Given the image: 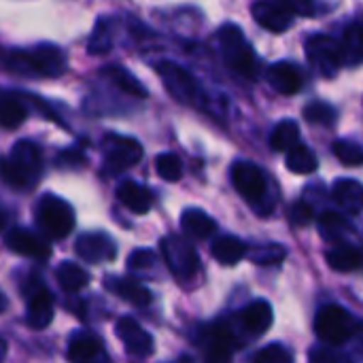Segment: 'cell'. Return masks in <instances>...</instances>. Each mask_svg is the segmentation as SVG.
Masks as SVG:
<instances>
[{"label": "cell", "mask_w": 363, "mask_h": 363, "mask_svg": "<svg viewBox=\"0 0 363 363\" xmlns=\"http://www.w3.org/2000/svg\"><path fill=\"white\" fill-rule=\"evenodd\" d=\"M43 172V151L32 140H17L11 155L0 160V179L17 191L32 189Z\"/></svg>", "instance_id": "6da1fadb"}, {"label": "cell", "mask_w": 363, "mask_h": 363, "mask_svg": "<svg viewBox=\"0 0 363 363\" xmlns=\"http://www.w3.org/2000/svg\"><path fill=\"white\" fill-rule=\"evenodd\" d=\"M217 40L225 64L240 77L253 81L257 74V60L253 47L247 43L242 30L234 23H223L217 32Z\"/></svg>", "instance_id": "7a4b0ae2"}, {"label": "cell", "mask_w": 363, "mask_h": 363, "mask_svg": "<svg viewBox=\"0 0 363 363\" xmlns=\"http://www.w3.org/2000/svg\"><path fill=\"white\" fill-rule=\"evenodd\" d=\"M357 332H359V321L338 304L321 306L315 317V334L321 342L330 347H340L349 342Z\"/></svg>", "instance_id": "3957f363"}, {"label": "cell", "mask_w": 363, "mask_h": 363, "mask_svg": "<svg viewBox=\"0 0 363 363\" xmlns=\"http://www.w3.org/2000/svg\"><path fill=\"white\" fill-rule=\"evenodd\" d=\"M36 223L49 238L62 240L74 228V211L66 200L53 194H45L36 204Z\"/></svg>", "instance_id": "277c9868"}, {"label": "cell", "mask_w": 363, "mask_h": 363, "mask_svg": "<svg viewBox=\"0 0 363 363\" xmlns=\"http://www.w3.org/2000/svg\"><path fill=\"white\" fill-rule=\"evenodd\" d=\"M230 177H232V185L234 189L253 206L257 208V213H262V208H266L268 213V181H266V174L251 162H236L232 164V170H230Z\"/></svg>", "instance_id": "5b68a950"}, {"label": "cell", "mask_w": 363, "mask_h": 363, "mask_svg": "<svg viewBox=\"0 0 363 363\" xmlns=\"http://www.w3.org/2000/svg\"><path fill=\"white\" fill-rule=\"evenodd\" d=\"M160 251H162V257L166 262V266L170 268V272L179 279V281H187V279H194L198 268H200V259H198V253L194 249V245H189L185 238L181 236H164L160 240Z\"/></svg>", "instance_id": "8992f818"}, {"label": "cell", "mask_w": 363, "mask_h": 363, "mask_svg": "<svg viewBox=\"0 0 363 363\" xmlns=\"http://www.w3.org/2000/svg\"><path fill=\"white\" fill-rule=\"evenodd\" d=\"M155 70H157V74L162 77L166 89H168L177 100H181V102H185V104H196V102H200L202 89H200L198 81L194 79V74H189L183 66L164 60V62H160V64L155 66Z\"/></svg>", "instance_id": "52a82bcc"}, {"label": "cell", "mask_w": 363, "mask_h": 363, "mask_svg": "<svg viewBox=\"0 0 363 363\" xmlns=\"http://www.w3.org/2000/svg\"><path fill=\"white\" fill-rule=\"evenodd\" d=\"M306 57L311 66L321 77H336L342 66L340 60V45L328 34H315L306 40Z\"/></svg>", "instance_id": "ba28073f"}, {"label": "cell", "mask_w": 363, "mask_h": 363, "mask_svg": "<svg viewBox=\"0 0 363 363\" xmlns=\"http://www.w3.org/2000/svg\"><path fill=\"white\" fill-rule=\"evenodd\" d=\"M106 153H104V168L111 174L125 172L128 168L136 166L143 160V145L134 138L108 134L106 136Z\"/></svg>", "instance_id": "9c48e42d"}, {"label": "cell", "mask_w": 363, "mask_h": 363, "mask_svg": "<svg viewBox=\"0 0 363 363\" xmlns=\"http://www.w3.org/2000/svg\"><path fill=\"white\" fill-rule=\"evenodd\" d=\"M26 323L32 330H45L53 321V296L51 291L40 283L34 289H26Z\"/></svg>", "instance_id": "30bf717a"}, {"label": "cell", "mask_w": 363, "mask_h": 363, "mask_svg": "<svg viewBox=\"0 0 363 363\" xmlns=\"http://www.w3.org/2000/svg\"><path fill=\"white\" fill-rule=\"evenodd\" d=\"M115 334L132 357H138V359L149 357L155 349L151 334L143 330L132 317H121L115 325Z\"/></svg>", "instance_id": "8fae6325"}, {"label": "cell", "mask_w": 363, "mask_h": 363, "mask_svg": "<svg viewBox=\"0 0 363 363\" xmlns=\"http://www.w3.org/2000/svg\"><path fill=\"white\" fill-rule=\"evenodd\" d=\"M251 15L253 19L268 32H274V34H283L291 28V21H294V13L281 2H274V0H262V2H255L253 9H251Z\"/></svg>", "instance_id": "7c38bea8"}, {"label": "cell", "mask_w": 363, "mask_h": 363, "mask_svg": "<svg viewBox=\"0 0 363 363\" xmlns=\"http://www.w3.org/2000/svg\"><path fill=\"white\" fill-rule=\"evenodd\" d=\"M30 53V62H32V70L34 77H62L66 70V55L60 47L43 43L36 45L34 49L28 51Z\"/></svg>", "instance_id": "4fadbf2b"}, {"label": "cell", "mask_w": 363, "mask_h": 363, "mask_svg": "<svg viewBox=\"0 0 363 363\" xmlns=\"http://www.w3.org/2000/svg\"><path fill=\"white\" fill-rule=\"evenodd\" d=\"M6 247L17 255L30 257L36 262H47L51 257V247L43 238H38L36 234L23 228H13L6 232Z\"/></svg>", "instance_id": "5bb4252c"}, {"label": "cell", "mask_w": 363, "mask_h": 363, "mask_svg": "<svg viewBox=\"0 0 363 363\" xmlns=\"http://www.w3.org/2000/svg\"><path fill=\"white\" fill-rule=\"evenodd\" d=\"M77 255L89 264H102V262H111L117 255L115 242L111 236L102 234V232H89V234H81L77 238Z\"/></svg>", "instance_id": "9a60e30c"}, {"label": "cell", "mask_w": 363, "mask_h": 363, "mask_svg": "<svg viewBox=\"0 0 363 363\" xmlns=\"http://www.w3.org/2000/svg\"><path fill=\"white\" fill-rule=\"evenodd\" d=\"M236 349H238L236 334L228 325L217 323L206 330L204 355L208 362H228V359H232Z\"/></svg>", "instance_id": "2e32d148"}, {"label": "cell", "mask_w": 363, "mask_h": 363, "mask_svg": "<svg viewBox=\"0 0 363 363\" xmlns=\"http://www.w3.org/2000/svg\"><path fill=\"white\" fill-rule=\"evenodd\" d=\"M268 83L283 96H294L298 94L306 79L300 66L291 64V62H274L268 68Z\"/></svg>", "instance_id": "e0dca14e"}, {"label": "cell", "mask_w": 363, "mask_h": 363, "mask_svg": "<svg viewBox=\"0 0 363 363\" xmlns=\"http://www.w3.org/2000/svg\"><path fill=\"white\" fill-rule=\"evenodd\" d=\"M319 232H321L323 240H328L332 245L349 242V238L357 234L355 225L347 219V215L336 213V211H325L319 217Z\"/></svg>", "instance_id": "ac0fdd59"}, {"label": "cell", "mask_w": 363, "mask_h": 363, "mask_svg": "<svg viewBox=\"0 0 363 363\" xmlns=\"http://www.w3.org/2000/svg\"><path fill=\"white\" fill-rule=\"evenodd\" d=\"M104 287H106L108 291H113L117 298H121V300L130 302L132 306H149V304L153 302L151 291H149L143 283H138V281H134V279L106 277Z\"/></svg>", "instance_id": "d6986e66"}, {"label": "cell", "mask_w": 363, "mask_h": 363, "mask_svg": "<svg viewBox=\"0 0 363 363\" xmlns=\"http://www.w3.org/2000/svg\"><path fill=\"white\" fill-rule=\"evenodd\" d=\"M272 321H274V313L266 300H255L240 311V323L253 336L266 334L270 330Z\"/></svg>", "instance_id": "ffe728a7"}, {"label": "cell", "mask_w": 363, "mask_h": 363, "mask_svg": "<svg viewBox=\"0 0 363 363\" xmlns=\"http://www.w3.org/2000/svg\"><path fill=\"white\" fill-rule=\"evenodd\" d=\"M117 198H119V202L125 208H130L136 215H145L153 206V194H151V189L145 187V185H138L136 181H123L117 187Z\"/></svg>", "instance_id": "44dd1931"}, {"label": "cell", "mask_w": 363, "mask_h": 363, "mask_svg": "<svg viewBox=\"0 0 363 363\" xmlns=\"http://www.w3.org/2000/svg\"><path fill=\"white\" fill-rule=\"evenodd\" d=\"M28 119V106L15 91L0 89V128L15 130Z\"/></svg>", "instance_id": "7402d4cb"}, {"label": "cell", "mask_w": 363, "mask_h": 363, "mask_svg": "<svg viewBox=\"0 0 363 363\" xmlns=\"http://www.w3.org/2000/svg\"><path fill=\"white\" fill-rule=\"evenodd\" d=\"M181 228L187 236L196 240H206L217 232V221L200 208H185L181 215Z\"/></svg>", "instance_id": "603a6c76"}, {"label": "cell", "mask_w": 363, "mask_h": 363, "mask_svg": "<svg viewBox=\"0 0 363 363\" xmlns=\"http://www.w3.org/2000/svg\"><path fill=\"white\" fill-rule=\"evenodd\" d=\"M332 198L347 213L359 215L363 206V187L355 179H340L332 185Z\"/></svg>", "instance_id": "cb8c5ba5"}, {"label": "cell", "mask_w": 363, "mask_h": 363, "mask_svg": "<svg viewBox=\"0 0 363 363\" xmlns=\"http://www.w3.org/2000/svg\"><path fill=\"white\" fill-rule=\"evenodd\" d=\"M325 262L336 272H355L362 266V251L355 245L340 242L325 253Z\"/></svg>", "instance_id": "d4e9b609"}, {"label": "cell", "mask_w": 363, "mask_h": 363, "mask_svg": "<svg viewBox=\"0 0 363 363\" xmlns=\"http://www.w3.org/2000/svg\"><path fill=\"white\" fill-rule=\"evenodd\" d=\"M100 353H102V340L94 334L81 332L70 338L66 357L68 362H91L100 357Z\"/></svg>", "instance_id": "484cf974"}, {"label": "cell", "mask_w": 363, "mask_h": 363, "mask_svg": "<svg viewBox=\"0 0 363 363\" xmlns=\"http://www.w3.org/2000/svg\"><path fill=\"white\" fill-rule=\"evenodd\" d=\"M102 74H104L119 91H123V94H130V96H134V98H147V96H149L147 87H145L130 70H125V68H121V66L102 68Z\"/></svg>", "instance_id": "4316f807"}, {"label": "cell", "mask_w": 363, "mask_h": 363, "mask_svg": "<svg viewBox=\"0 0 363 363\" xmlns=\"http://www.w3.org/2000/svg\"><path fill=\"white\" fill-rule=\"evenodd\" d=\"M211 251L221 266H236L247 255V245L236 236H221L213 242Z\"/></svg>", "instance_id": "83f0119b"}, {"label": "cell", "mask_w": 363, "mask_h": 363, "mask_svg": "<svg viewBox=\"0 0 363 363\" xmlns=\"http://www.w3.org/2000/svg\"><path fill=\"white\" fill-rule=\"evenodd\" d=\"M55 277L60 287L68 294H79L89 283V274L85 272V268H81L74 262H62L55 270Z\"/></svg>", "instance_id": "f1b7e54d"}, {"label": "cell", "mask_w": 363, "mask_h": 363, "mask_svg": "<svg viewBox=\"0 0 363 363\" xmlns=\"http://www.w3.org/2000/svg\"><path fill=\"white\" fill-rule=\"evenodd\" d=\"M285 164H287V170H291L296 174H313L319 166L315 151L308 149L306 145H300V143H296L291 149H287Z\"/></svg>", "instance_id": "f546056e"}, {"label": "cell", "mask_w": 363, "mask_h": 363, "mask_svg": "<svg viewBox=\"0 0 363 363\" xmlns=\"http://www.w3.org/2000/svg\"><path fill=\"white\" fill-rule=\"evenodd\" d=\"M300 140V125L294 119H283L274 125L270 134V147L272 151H287Z\"/></svg>", "instance_id": "4dcf8cb0"}, {"label": "cell", "mask_w": 363, "mask_h": 363, "mask_svg": "<svg viewBox=\"0 0 363 363\" xmlns=\"http://www.w3.org/2000/svg\"><path fill=\"white\" fill-rule=\"evenodd\" d=\"M340 60L347 66H359L362 62V26L351 23L345 32V43L340 45Z\"/></svg>", "instance_id": "1f68e13d"}, {"label": "cell", "mask_w": 363, "mask_h": 363, "mask_svg": "<svg viewBox=\"0 0 363 363\" xmlns=\"http://www.w3.org/2000/svg\"><path fill=\"white\" fill-rule=\"evenodd\" d=\"M304 119L315 123V125H325V128H332L336 121H338V111L328 104V102H311L306 108H304Z\"/></svg>", "instance_id": "d6a6232c"}, {"label": "cell", "mask_w": 363, "mask_h": 363, "mask_svg": "<svg viewBox=\"0 0 363 363\" xmlns=\"http://www.w3.org/2000/svg\"><path fill=\"white\" fill-rule=\"evenodd\" d=\"M155 170L164 181L177 183L183 177L185 166H183V160L177 153H162V155L155 157Z\"/></svg>", "instance_id": "836d02e7"}, {"label": "cell", "mask_w": 363, "mask_h": 363, "mask_svg": "<svg viewBox=\"0 0 363 363\" xmlns=\"http://www.w3.org/2000/svg\"><path fill=\"white\" fill-rule=\"evenodd\" d=\"M332 151H334V155L340 160V164H345V166H349V168H357V166H362L363 151H362V147H359L355 140L340 138V140H336V143H334Z\"/></svg>", "instance_id": "e575fe53"}, {"label": "cell", "mask_w": 363, "mask_h": 363, "mask_svg": "<svg viewBox=\"0 0 363 363\" xmlns=\"http://www.w3.org/2000/svg\"><path fill=\"white\" fill-rule=\"evenodd\" d=\"M247 255L253 259V264H262V266H277V264H281V262L285 259L287 251H285L281 245L270 242V245H262V247L251 249V251L247 249Z\"/></svg>", "instance_id": "d590c367"}, {"label": "cell", "mask_w": 363, "mask_h": 363, "mask_svg": "<svg viewBox=\"0 0 363 363\" xmlns=\"http://www.w3.org/2000/svg\"><path fill=\"white\" fill-rule=\"evenodd\" d=\"M113 47V40H111V26L106 23V19H100L89 36V43H87V51L94 53V55H102V53H108Z\"/></svg>", "instance_id": "8d00e7d4"}, {"label": "cell", "mask_w": 363, "mask_h": 363, "mask_svg": "<svg viewBox=\"0 0 363 363\" xmlns=\"http://www.w3.org/2000/svg\"><path fill=\"white\" fill-rule=\"evenodd\" d=\"M251 359L253 363H289L294 359V355L281 345H268L266 349L257 351Z\"/></svg>", "instance_id": "74e56055"}, {"label": "cell", "mask_w": 363, "mask_h": 363, "mask_svg": "<svg viewBox=\"0 0 363 363\" xmlns=\"http://www.w3.org/2000/svg\"><path fill=\"white\" fill-rule=\"evenodd\" d=\"M287 219H289V223H291V225L304 228V225L313 223V219H315V208H313L308 202L300 200V202H296V204H291V206H289Z\"/></svg>", "instance_id": "f35d334b"}, {"label": "cell", "mask_w": 363, "mask_h": 363, "mask_svg": "<svg viewBox=\"0 0 363 363\" xmlns=\"http://www.w3.org/2000/svg\"><path fill=\"white\" fill-rule=\"evenodd\" d=\"M153 264H155V255H153V251H147V249L134 251V253L130 255V259H128V268H130L132 272L147 270V268H151Z\"/></svg>", "instance_id": "ab89813d"}, {"label": "cell", "mask_w": 363, "mask_h": 363, "mask_svg": "<svg viewBox=\"0 0 363 363\" xmlns=\"http://www.w3.org/2000/svg\"><path fill=\"white\" fill-rule=\"evenodd\" d=\"M57 164L64 166V168H81L85 164V155L81 151H74V149H66V151H60L57 155Z\"/></svg>", "instance_id": "60d3db41"}, {"label": "cell", "mask_w": 363, "mask_h": 363, "mask_svg": "<svg viewBox=\"0 0 363 363\" xmlns=\"http://www.w3.org/2000/svg\"><path fill=\"white\" fill-rule=\"evenodd\" d=\"M283 4L294 13V15H304V17H311L315 15V2L313 0H283Z\"/></svg>", "instance_id": "b9f144b4"}, {"label": "cell", "mask_w": 363, "mask_h": 363, "mask_svg": "<svg viewBox=\"0 0 363 363\" xmlns=\"http://www.w3.org/2000/svg\"><path fill=\"white\" fill-rule=\"evenodd\" d=\"M311 362H345V357L334 355L330 351H317V353H311Z\"/></svg>", "instance_id": "7bdbcfd3"}, {"label": "cell", "mask_w": 363, "mask_h": 363, "mask_svg": "<svg viewBox=\"0 0 363 363\" xmlns=\"http://www.w3.org/2000/svg\"><path fill=\"white\" fill-rule=\"evenodd\" d=\"M9 308V300H6V296L0 291V313H4Z\"/></svg>", "instance_id": "ee69618b"}, {"label": "cell", "mask_w": 363, "mask_h": 363, "mask_svg": "<svg viewBox=\"0 0 363 363\" xmlns=\"http://www.w3.org/2000/svg\"><path fill=\"white\" fill-rule=\"evenodd\" d=\"M6 228V215H4V211L0 208V232Z\"/></svg>", "instance_id": "f6af8a7d"}]
</instances>
